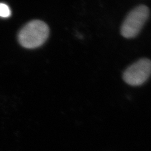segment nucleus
<instances>
[{"label": "nucleus", "instance_id": "obj_1", "mask_svg": "<svg viewBox=\"0 0 151 151\" xmlns=\"http://www.w3.org/2000/svg\"><path fill=\"white\" fill-rule=\"evenodd\" d=\"M49 30L48 25L40 20L27 23L19 33V42L22 47L28 49L38 48L46 41Z\"/></svg>", "mask_w": 151, "mask_h": 151}, {"label": "nucleus", "instance_id": "obj_3", "mask_svg": "<svg viewBox=\"0 0 151 151\" xmlns=\"http://www.w3.org/2000/svg\"><path fill=\"white\" fill-rule=\"evenodd\" d=\"M151 75V60L143 58L138 60L124 71L123 79L128 85L137 86L143 84Z\"/></svg>", "mask_w": 151, "mask_h": 151}, {"label": "nucleus", "instance_id": "obj_4", "mask_svg": "<svg viewBox=\"0 0 151 151\" xmlns=\"http://www.w3.org/2000/svg\"><path fill=\"white\" fill-rule=\"evenodd\" d=\"M11 10L9 6L4 3H0V17L7 18L11 16Z\"/></svg>", "mask_w": 151, "mask_h": 151}, {"label": "nucleus", "instance_id": "obj_2", "mask_svg": "<svg viewBox=\"0 0 151 151\" xmlns=\"http://www.w3.org/2000/svg\"><path fill=\"white\" fill-rule=\"evenodd\" d=\"M150 16V10L145 5H139L130 12L122 25L120 32L125 38H134L139 33Z\"/></svg>", "mask_w": 151, "mask_h": 151}]
</instances>
